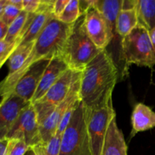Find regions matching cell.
Here are the masks:
<instances>
[{
  "label": "cell",
  "mask_w": 155,
  "mask_h": 155,
  "mask_svg": "<svg viewBox=\"0 0 155 155\" xmlns=\"http://www.w3.org/2000/svg\"><path fill=\"white\" fill-rule=\"evenodd\" d=\"M117 77L111 55L107 49L102 50L82 72L80 101L86 110L98 109L112 101Z\"/></svg>",
  "instance_id": "cell-1"
},
{
  "label": "cell",
  "mask_w": 155,
  "mask_h": 155,
  "mask_svg": "<svg viewBox=\"0 0 155 155\" xmlns=\"http://www.w3.org/2000/svg\"><path fill=\"white\" fill-rule=\"evenodd\" d=\"M73 24H67L53 17L37 38L33 50L22 68L0 82V101L10 95L14 87L33 64L45 58L60 55L65 42L71 34Z\"/></svg>",
  "instance_id": "cell-2"
},
{
  "label": "cell",
  "mask_w": 155,
  "mask_h": 155,
  "mask_svg": "<svg viewBox=\"0 0 155 155\" xmlns=\"http://www.w3.org/2000/svg\"><path fill=\"white\" fill-rule=\"evenodd\" d=\"M101 51L88 36L84 27V15H82L73 25L60 56L69 69L83 72Z\"/></svg>",
  "instance_id": "cell-3"
},
{
  "label": "cell",
  "mask_w": 155,
  "mask_h": 155,
  "mask_svg": "<svg viewBox=\"0 0 155 155\" xmlns=\"http://www.w3.org/2000/svg\"><path fill=\"white\" fill-rule=\"evenodd\" d=\"M122 54L127 64L152 68L155 65V51L150 33L138 25L131 33L123 38Z\"/></svg>",
  "instance_id": "cell-4"
},
{
  "label": "cell",
  "mask_w": 155,
  "mask_h": 155,
  "mask_svg": "<svg viewBox=\"0 0 155 155\" xmlns=\"http://www.w3.org/2000/svg\"><path fill=\"white\" fill-rule=\"evenodd\" d=\"M59 155H92L86 128V109L81 101L62 135Z\"/></svg>",
  "instance_id": "cell-5"
},
{
  "label": "cell",
  "mask_w": 155,
  "mask_h": 155,
  "mask_svg": "<svg viewBox=\"0 0 155 155\" xmlns=\"http://www.w3.org/2000/svg\"><path fill=\"white\" fill-rule=\"evenodd\" d=\"M86 109V108H85ZM86 128L92 155H101L106 136L112 120L116 114L110 101L98 109L86 110Z\"/></svg>",
  "instance_id": "cell-6"
},
{
  "label": "cell",
  "mask_w": 155,
  "mask_h": 155,
  "mask_svg": "<svg viewBox=\"0 0 155 155\" xmlns=\"http://www.w3.org/2000/svg\"><path fill=\"white\" fill-rule=\"evenodd\" d=\"M74 71L68 69L39 101L33 103L40 125L65 99L71 89Z\"/></svg>",
  "instance_id": "cell-7"
},
{
  "label": "cell",
  "mask_w": 155,
  "mask_h": 155,
  "mask_svg": "<svg viewBox=\"0 0 155 155\" xmlns=\"http://www.w3.org/2000/svg\"><path fill=\"white\" fill-rule=\"evenodd\" d=\"M81 75L82 72L74 71L71 89L65 99L62 101L60 105L56 107L55 110L50 114V116H48L39 125L42 143L48 142L55 135L58 127L67 110L74 103L80 101V92Z\"/></svg>",
  "instance_id": "cell-8"
},
{
  "label": "cell",
  "mask_w": 155,
  "mask_h": 155,
  "mask_svg": "<svg viewBox=\"0 0 155 155\" xmlns=\"http://www.w3.org/2000/svg\"><path fill=\"white\" fill-rule=\"evenodd\" d=\"M6 139H22L30 148L42 143L37 114L30 103L22 110Z\"/></svg>",
  "instance_id": "cell-9"
},
{
  "label": "cell",
  "mask_w": 155,
  "mask_h": 155,
  "mask_svg": "<svg viewBox=\"0 0 155 155\" xmlns=\"http://www.w3.org/2000/svg\"><path fill=\"white\" fill-rule=\"evenodd\" d=\"M83 15L85 30L89 39L99 49H106L114 36L107 21L95 8V5Z\"/></svg>",
  "instance_id": "cell-10"
},
{
  "label": "cell",
  "mask_w": 155,
  "mask_h": 155,
  "mask_svg": "<svg viewBox=\"0 0 155 155\" xmlns=\"http://www.w3.org/2000/svg\"><path fill=\"white\" fill-rule=\"evenodd\" d=\"M51 58H45L33 64L17 83L11 94H15L27 102H31L42 75Z\"/></svg>",
  "instance_id": "cell-11"
},
{
  "label": "cell",
  "mask_w": 155,
  "mask_h": 155,
  "mask_svg": "<svg viewBox=\"0 0 155 155\" xmlns=\"http://www.w3.org/2000/svg\"><path fill=\"white\" fill-rule=\"evenodd\" d=\"M30 103L15 94L0 101V139L7 138L21 112Z\"/></svg>",
  "instance_id": "cell-12"
},
{
  "label": "cell",
  "mask_w": 155,
  "mask_h": 155,
  "mask_svg": "<svg viewBox=\"0 0 155 155\" xmlns=\"http://www.w3.org/2000/svg\"><path fill=\"white\" fill-rule=\"evenodd\" d=\"M68 69L69 68L60 55L52 58L42 75L40 83L30 103L33 104L42 98Z\"/></svg>",
  "instance_id": "cell-13"
},
{
  "label": "cell",
  "mask_w": 155,
  "mask_h": 155,
  "mask_svg": "<svg viewBox=\"0 0 155 155\" xmlns=\"http://www.w3.org/2000/svg\"><path fill=\"white\" fill-rule=\"evenodd\" d=\"M101 155H127V146L122 131L118 128L116 117L112 120Z\"/></svg>",
  "instance_id": "cell-14"
},
{
  "label": "cell",
  "mask_w": 155,
  "mask_h": 155,
  "mask_svg": "<svg viewBox=\"0 0 155 155\" xmlns=\"http://www.w3.org/2000/svg\"><path fill=\"white\" fill-rule=\"evenodd\" d=\"M132 136L139 132L146 131L155 127V113L151 107L142 103L136 104L132 114Z\"/></svg>",
  "instance_id": "cell-15"
},
{
  "label": "cell",
  "mask_w": 155,
  "mask_h": 155,
  "mask_svg": "<svg viewBox=\"0 0 155 155\" xmlns=\"http://www.w3.org/2000/svg\"><path fill=\"white\" fill-rule=\"evenodd\" d=\"M124 0H95V8L102 15L114 33H116V23L123 10Z\"/></svg>",
  "instance_id": "cell-16"
},
{
  "label": "cell",
  "mask_w": 155,
  "mask_h": 155,
  "mask_svg": "<svg viewBox=\"0 0 155 155\" xmlns=\"http://www.w3.org/2000/svg\"><path fill=\"white\" fill-rule=\"evenodd\" d=\"M138 25L148 32L155 28V0H136Z\"/></svg>",
  "instance_id": "cell-17"
},
{
  "label": "cell",
  "mask_w": 155,
  "mask_h": 155,
  "mask_svg": "<svg viewBox=\"0 0 155 155\" xmlns=\"http://www.w3.org/2000/svg\"><path fill=\"white\" fill-rule=\"evenodd\" d=\"M138 26V18L136 8L122 10L116 23V33L122 38L130 34Z\"/></svg>",
  "instance_id": "cell-18"
},
{
  "label": "cell",
  "mask_w": 155,
  "mask_h": 155,
  "mask_svg": "<svg viewBox=\"0 0 155 155\" xmlns=\"http://www.w3.org/2000/svg\"><path fill=\"white\" fill-rule=\"evenodd\" d=\"M35 42L29 45H20L12 52L8 58V74L7 76H12L18 72L25 61L33 50Z\"/></svg>",
  "instance_id": "cell-19"
},
{
  "label": "cell",
  "mask_w": 155,
  "mask_h": 155,
  "mask_svg": "<svg viewBox=\"0 0 155 155\" xmlns=\"http://www.w3.org/2000/svg\"><path fill=\"white\" fill-rule=\"evenodd\" d=\"M62 136L55 134L46 143H40L33 147L37 155H59Z\"/></svg>",
  "instance_id": "cell-20"
},
{
  "label": "cell",
  "mask_w": 155,
  "mask_h": 155,
  "mask_svg": "<svg viewBox=\"0 0 155 155\" xmlns=\"http://www.w3.org/2000/svg\"><path fill=\"white\" fill-rule=\"evenodd\" d=\"M79 1L70 0L61 15L57 18L61 22L67 24H73L81 17Z\"/></svg>",
  "instance_id": "cell-21"
},
{
  "label": "cell",
  "mask_w": 155,
  "mask_h": 155,
  "mask_svg": "<svg viewBox=\"0 0 155 155\" xmlns=\"http://www.w3.org/2000/svg\"><path fill=\"white\" fill-rule=\"evenodd\" d=\"M30 147L22 139H8L5 155H25Z\"/></svg>",
  "instance_id": "cell-22"
},
{
  "label": "cell",
  "mask_w": 155,
  "mask_h": 155,
  "mask_svg": "<svg viewBox=\"0 0 155 155\" xmlns=\"http://www.w3.org/2000/svg\"><path fill=\"white\" fill-rule=\"evenodd\" d=\"M23 10H21L19 8L10 4L7 2L4 11H3L2 15L1 17V19L7 24L8 26L11 25L12 23L16 19L18 15L21 13Z\"/></svg>",
  "instance_id": "cell-23"
},
{
  "label": "cell",
  "mask_w": 155,
  "mask_h": 155,
  "mask_svg": "<svg viewBox=\"0 0 155 155\" xmlns=\"http://www.w3.org/2000/svg\"><path fill=\"white\" fill-rule=\"evenodd\" d=\"M16 49L15 42L14 44H9L5 40L0 41V68L8 60L9 57Z\"/></svg>",
  "instance_id": "cell-24"
},
{
  "label": "cell",
  "mask_w": 155,
  "mask_h": 155,
  "mask_svg": "<svg viewBox=\"0 0 155 155\" xmlns=\"http://www.w3.org/2000/svg\"><path fill=\"white\" fill-rule=\"evenodd\" d=\"M42 0H24L23 10L28 14H36L40 6Z\"/></svg>",
  "instance_id": "cell-25"
},
{
  "label": "cell",
  "mask_w": 155,
  "mask_h": 155,
  "mask_svg": "<svg viewBox=\"0 0 155 155\" xmlns=\"http://www.w3.org/2000/svg\"><path fill=\"white\" fill-rule=\"evenodd\" d=\"M70 0H56L54 1V6H53V15L55 18H58L64 10L65 9L66 6L68 5Z\"/></svg>",
  "instance_id": "cell-26"
},
{
  "label": "cell",
  "mask_w": 155,
  "mask_h": 155,
  "mask_svg": "<svg viewBox=\"0 0 155 155\" xmlns=\"http://www.w3.org/2000/svg\"><path fill=\"white\" fill-rule=\"evenodd\" d=\"M95 0H82L79 1V5H80V11L81 15H83L90 8L94 6Z\"/></svg>",
  "instance_id": "cell-27"
},
{
  "label": "cell",
  "mask_w": 155,
  "mask_h": 155,
  "mask_svg": "<svg viewBox=\"0 0 155 155\" xmlns=\"http://www.w3.org/2000/svg\"><path fill=\"white\" fill-rule=\"evenodd\" d=\"M8 26L0 18V41L5 40L7 36Z\"/></svg>",
  "instance_id": "cell-28"
},
{
  "label": "cell",
  "mask_w": 155,
  "mask_h": 155,
  "mask_svg": "<svg viewBox=\"0 0 155 155\" xmlns=\"http://www.w3.org/2000/svg\"><path fill=\"white\" fill-rule=\"evenodd\" d=\"M136 0H127L123 1V10H130L136 8Z\"/></svg>",
  "instance_id": "cell-29"
},
{
  "label": "cell",
  "mask_w": 155,
  "mask_h": 155,
  "mask_svg": "<svg viewBox=\"0 0 155 155\" xmlns=\"http://www.w3.org/2000/svg\"><path fill=\"white\" fill-rule=\"evenodd\" d=\"M8 139H0V155H5L6 148L8 146Z\"/></svg>",
  "instance_id": "cell-30"
},
{
  "label": "cell",
  "mask_w": 155,
  "mask_h": 155,
  "mask_svg": "<svg viewBox=\"0 0 155 155\" xmlns=\"http://www.w3.org/2000/svg\"><path fill=\"white\" fill-rule=\"evenodd\" d=\"M23 1L24 0H8V2L23 10Z\"/></svg>",
  "instance_id": "cell-31"
},
{
  "label": "cell",
  "mask_w": 155,
  "mask_h": 155,
  "mask_svg": "<svg viewBox=\"0 0 155 155\" xmlns=\"http://www.w3.org/2000/svg\"><path fill=\"white\" fill-rule=\"evenodd\" d=\"M7 2L8 0H0V18L2 15L3 11H4L6 4H7Z\"/></svg>",
  "instance_id": "cell-32"
},
{
  "label": "cell",
  "mask_w": 155,
  "mask_h": 155,
  "mask_svg": "<svg viewBox=\"0 0 155 155\" xmlns=\"http://www.w3.org/2000/svg\"><path fill=\"white\" fill-rule=\"evenodd\" d=\"M150 36H151V42H152L153 46H154V49L155 51V28L150 32Z\"/></svg>",
  "instance_id": "cell-33"
},
{
  "label": "cell",
  "mask_w": 155,
  "mask_h": 155,
  "mask_svg": "<svg viewBox=\"0 0 155 155\" xmlns=\"http://www.w3.org/2000/svg\"><path fill=\"white\" fill-rule=\"evenodd\" d=\"M25 155H37V154H36V153L35 152V151L33 149V148H30V149L28 150V151H27V154Z\"/></svg>",
  "instance_id": "cell-34"
}]
</instances>
